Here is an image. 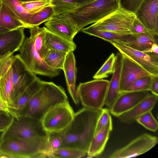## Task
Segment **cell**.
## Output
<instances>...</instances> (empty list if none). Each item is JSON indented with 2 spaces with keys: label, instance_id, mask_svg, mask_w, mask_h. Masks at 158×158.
Masks as SVG:
<instances>
[{
  "label": "cell",
  "instance_id": "cell-1",
  "mask_svg": "<svg viewBox=\"0 0 158 158\" xmlns=\"http://www.w3.org/2000/svg\"><path fill=\"white\" fill-rule=\"evenodd\" d=\"M101 112V110L84 107L75 113L72 122L64 130L60 148L75 149L87 153Z\"/></svg>",
  "mask_w": 158,
  "mask_h": 158
},
{
  "label": "cell",
  "instance_id": "cell-2",
  "mask_svg": "<svg viewBox=\"0 0 158 158\" xmlns=\"http://www.w3.org/2000/svg\"><path fill=\"white\" fill-rule=\"evenodd\" d=\"M68 100L64 88L52 82L42 81L40 89L20 112L19 116L41 120L55 106Z\"/></svg>",
  "mask_w": 158,
  "mask_h": 158
},
{
  "label": "cell",
  "instance_id": "cell-3",
  "mask_svg": "<svg viewBox=\"0 0 158 158\" xmlns=\"http://www.w3.org/2000/svg\"><path fill=\"white\" fill-rule=\"evenodd\" d=\"M0 153L7 158L49 157L47 137L35 139L13 137L3 139L0 141Z\"/></svg>",
  "mask_w": 158,
  "mask_h": 158
},
{
  "label": "cell",
  "instance_id": "cell-4",
  "mask_svg": "<svg viewBox=\"0 0 158 158\" xmlns=\"http://www.w3.org/2000/svg\"><path fill=\"white\" fill-rule=\"evenodd\" d=\"M120 7L118 0H96L68 12L78 31L90 24L102 19Z\"/></svg>",
  "mask_w": 158,
  "mask_h": 158
},
{
  "label": "cell",
  "instance_id": "cell-5",
  "mask_svg": "<svg viewBox=\"0 0 158 158\" xmlns=\"http://www.w3.org/2000/svg\"><path fill=\"white\" fill-rule=\"evenodd\" d=\"M47 134L41 120L29 116H19L13 117L11 123L1 135L0 141L13 137L40 139L47 137Z\"/></svg>",
  "mask_w": 158,
  "mask_h": 158
},
{
  "label": "cell",
  "instance_id": "cell-6",
  "mask_svg": "<svg viewBox=\"0 0 158 158\" xmlns=\"http://www.w3.org/2000/svg\"><path fill=\"white\" fill-rule=\"evenodd\" d=\"M109 81L103 79L80 83L77 88L80 101L84 107L100 110L105 104Z\"/></svg>",
  "mask_w": 158,
  "mask_h": 158
},
{
  "label": "cell",
  "instance_id": "cell-7",
  "mask_svg": "<svg viewBox=\"0 0 158 158\" xmlns=\"http://www.w3.org/2000/svg\"><path fill=\"white\" fill-rule=\"evenodd\" d=\"M19 56L27 67L35 74L53 78L58 75L60 69L47 65L35 50L31 38H25L19 50Z\"/></svg>",
  "mask_w": 158,
  "mask_h": 158
},
{
  "label": "cell",
  "instance_id": "cell-8",
  "mask_svg": "<svg viewBox=\"0 0 158 158\" xmlns=\"http://www.w3.org/2000/svg\"><path fill=\"white\" fill-rule=\"evenodd\" d=\"M136 18L135 14L120 7L90 26L94 29L123 34H131V27Z\"/></svg>",
  "mask_w": 158,
  "mask_h": 158
},
{
  "label": "cell",
  "instance_id": "cell-9",
  "mask_svg": "<svg viewBox=\"0 0 158 158\" xmlns=\"http://www.w3.org/2000/svg\"><path fill=\"white\" fill-rule=\"evenodd\" d=\"M74 114L68 100L51 109L41 120L44 128L47 132L61 131L70 123Z\"/></svg>",
  "mask_w": 158,
  "mask_h": 158
},
{
  "label": "cell",
  "instance_id": "cell-10",
  "mask_svg": "<svg viewBox=\"0 0 158 158\" xmlns=\"http://www.w3.org/2000/svg\"><path fill=\"white\" fill-rule=\"evenodd\" d=\"M13 87L11 99L16 108L18 99L27 87L37 77L21 60L18 54L15 55L11 64Z\"/></svg>",
  "mask_w": 158,
  "mask_h": 158
},
{
  "label": "cell",
  "instance_id": "cell-11",
  "mask_svg": "<svg viewBox=\"0 0 158 158\" xmlns=\"http://www.w3.org/2000/svg\"><path fill=\"white\" fill-rule=\"evenodd\" d=\"M157 137L144 134L135 139L125 147L116 150L110 158H127L137 156L147 152L157 143Z\"/></svg>",
  "mask_w": 158,
  "mask_h": 158
},
{
  "label": "cell",
  "instance_id": "cell-12",
  "mask_svg": "<svg viewBox=\"0 0 158 158\" xmlns=\"http://www.w3.org/2000/svg\"><path fill=\"white\" fill-rule=\"evenodd\" d=\"M123 55L142 67L152 76H158V59L119 42H111Z\"/></svg>",
  "mask_w": 158,
  "mask_h": 158
},
{
  "label": "cell",
  "instance_id": "cell-13",
  "mask_svg": "<svg viewBox=\"0 0 158 158\" xmlns=\"http://www.w3.org/2000/svg\"><path fill=\"white\" fill-rule=\"evenodd\" d=\"M44 25L52 32L72 41L79 32L68 12L53 16L44 23Z\"/></svg>",
  "mask_w": 158,
  "mask_h": 158
},
{
  "label": "cell",
  "instance_id": "cell-14",
  "mask_svg": "<svg viewBox=\"0 0 158 158\" xmlns=\"http://www.w3.org/2000/svg\"><path fill=\"white\" fill-rule=\"evenodd\" d=\"M150 75H152L142 67L122 55L119 93L125 92L139 78Z\"/></svg>",
  "mask_w": 158,
  "mask_h": 158
},
{
  "label": "cell",
  "instance_id": "cell-15",
  "mask_svg": "<svg viewBox=\"0 0 158 158\" xmlns=\"http://www.w3.org/2000/svg\"><path fill=\"white\" fill-rule=\"evenodd\" d=\"M151 94L149 90L121 93L110 109V112L118 117L132 109Z\"/></svg>",
  "mask_w": 158,
  "mask_h": 158
},
{
  "label": "cell",
  "instance_id": "cell-16",
  "mask_svg": "<svg viewBox=\"0 0 158 158\" xmlns=\"http://www.w3.org/2000/svg\"><path fill=\"white\" fill-rule=\"evenodd\" d=\"M158 0H144L135 14L149 31L158 34Z\"/></svg>",
  "mask_w": 158,
  "mask_h": 158
},
{
  "label": "cell",
  "instance_id": "cell-17",
  "mask_svg": "<svg viewBox=\"0 0 158 158\" xmlns=\"http://www.w3.org/2000/svg\"><path fill=\"white\" fill-rule=\"evenodd\" d=\"M25 28L20 27L0 33V57L19 50L25 38Z\"/></svg>",
  "mask_w": 158,
  "mask_h": 158
},
{
  "label": "cell",
  "instance_id": "cell-18",
  "mask_svg": "<svg viewBox=\"0 0 158 158\" xmlns=\"http://www.w3.org/2000/svg\"><path fill=\"white\" fill-rule=\"evenodd\" d=\"M64 72L68 90L76 105L80 102L76 87L77 69L73 52L67 54L63 69Z\"/></svg>",
  "mask_w": 158,
  "mask_h": 158
},
{
  "label": "cell",
  "instance_id": "cell-19",
  "mask_svg": "<svg viewBox=\"0 0 158 158\" xmlns=\"http://www.w3.org/2000/svg\"><path fill=\"white\" fill-rule=\"evenodd\" d=\"M157 100L158 96L151 94L132 109L118 118L122 123L131 124L135 122L139 116L148 112L151 111Z\"/></svg>",
  "mask_w": 158,
  "mask_h": 158
},
{
  "label": "cell",
  "instance_id": "cell-20",
  "mask_svg": "<svg viewBox=\"0 0 158 158\" xmlns=\"http://www.w3.org/2000/svg\"><path fill=\"white\" fill-rule=\"evenodd\" d=\"M115 56L114 72L109 81L105 102V104L110 109L120 94L119 89L122 55L120 53H118Z\"/></svg>",
  "mask_w": 158,
  "mask_h": 158
},
{
  "label": "cell",
  "instance_id": "cell-21",
  "mask_svg": "<svg viewBox=\"0 0 158 158\" xmlns=\"http://www.w3.org/2000/svg\"><path fill=\"white\" fill-rule=\"evenodd\" d=\"M112 129L111 117L106 125L95 133L87 152L88 157H95L101 154L104 150Z\"/></svg>",
  "mask_w": 158,
  "mask_h": 158
},
{
  "label": "cell",
  "instance_id": "cell-22",
  "mask_svg": "<svg viewBox=\"0 0 158 158\" xmlns=\"http://www.w3.org/2000/svg\"><path fill=\"white\" fill-rule=\"evenodd\" d=\"M45 32L46 43L49 50H56L67 53L73 52L76 45L72 41L57 35L43 27Z\"/></svg>",
  "mask_w": 158,
  "mask_h": 158
},
{
  "label": "cell",
  "instance_id": "cell-23",
  "mask_svg": "<svg viewBox=\"0 0 158 158\" xmlns=\"http://www.w3.org/2000/svg\"><path fill=\"white\" fill-rule=\"evenodd\" d=\"M158 35L149 30L144 33L132 34L131 39L124 44L132 48L143 52L150 48L154 43L158 44Z\"/></svg>",
  "mask_w": 158,
  "mask_h": 158
},
{
  "label": "cell",
  "instance_id": "cell-24",
  "mask_svg": "<svg viewBox=\"0 0 158 158\" xmlns=\"http://www.w3.org/2000/svg\"><path fill=\"white\" fill-rule=\"evenodd\" d=\"M81 31L87 34L101 38L110 43L116 42L125 43L130 40L131 34H123L109 31L97 30L90 26L82 28Z\"/></svg>",
  "mask_w": 158,
  "mask_h": 158
},
{
  "label": "cell",
  "instance_id": "cell-25",
  "mask_svg": "<svg viewBox=\"0 0 158 158\" xmlns=\"http://www.w3.org/2000/svg\"><path fill=\"white\" fill-rule=\"evenodd\" d=\"M12 87V72L11 67L0 77V98L9 107L14 110L15 107L11 99Z\"/></svg>",
  "mask_w": 158,
  "mask_h": 158
},
{
  "label": "cell",
  "instance_id": "cell-26",
  "mask_svg": "<svg viewBox=\"0 0 158 158\" xmlns=\"http://www.w3.org/2000/svg\"><path fill=\"white\" fill-rule=\"evenodd\" d=\"M2 3L15 18L27 26L28 29L32 27L29 25L32 14L29 13L23 6L19 0H1Z\"/></svg>",
  "mask_w": 158,
  "mask_h": 158
},
{
  "label": "cell",
  "instance_id": "cell-27",
  "mask_svg": "<svg viewBox=\"0 0 158 158\" xmlns=\"http://www.w3.org/2000/svg\"><path fill=\"white\" fill-rule=\"evenodd\" d=\"M30 37L32 39L35 50L44 59L49 50L46 43L45 32L44 28L32 26L29 28Z\"/></svg>",
  "mask_w": 158,
  "mask_h": 158
},
{
  "label": "cell",
  "instance_id": "cell-28",
  "mask_svg": "<svg viewBox=\"0 0 158 158\" xmlns=\"http://www.w3.org/2000/svg\"><path fill=\"white\" fill-rule=\"evenodd\" d=\"M41 81L38 77L27 87L18 99L14 111L18 116L31 99L39 90Z\"/></svg>",
  "mask_w": 158,
  "mask_h": 158
},
{
  "label": "cell",
  "instance_id": "cell-29",
  "mask_svg": "<svg viewBox=\"0 0 158 158\" xmlns=\"http://www.w3.org/2000/svg\"><path fill=\"white\" fill-rule=\"evenodd\" d=\"M0 25L10 30L20 27L28 28L27 26L13 16L3 4L0 13Z\"/></svg>",
  "mask_w": 158,
  "mask_h": 158
},
{
  "label": "cell",
  "instance_id": "cell-30",
  "mask_svg": "<svg viewBox=\"0 0 158 158\" xmlns=\"http://www.w3.org/2000/svg\"><path fill=\"white\" fill-rule=\"evenodd\" d=\"M67 54L61 52L49 50L43 60L49 67L53 69L63 70Z\"/></svg>",
  "mask_w": 158,
  "mask_h": 158
},
{
  "label": "cell",
  "instance_id": "cell-31",
  "mask_svg": "<svg viewBox=\"0 0 158 158\" xmlns=\"http://www.w3.org/2000/svg\"><path fill=\"white\" fill-rule=\"evenodd\" d=\"M54 15H57L69 12L80 6L76 0H50Z\"/></svg>",
  "mask_w": 158,
  "mask_h": 158
},
{
  "label": "cell",
  "instance_id": "cell-32",
  "mask_svg": "<svg viewBox=\"0 0 158 158\" xmlns=\"http://www.w3.org/2000/svg\"><path fill=\"white\" fill-rule=\"evenodd\" d=\"M54 15L52 7L51 5L46 6L39 11L32 14L29 25L31 26H39L42 23L49 20Z\"/></svg>",
  "mask_w": 158,
  "mask_h": 158
},
{
  "label": "cell",
  "instance_id": "cell-33",
  "mask_svg": "<svg viewBox=\"0 0 158 158\" xmlns=\"http://www.w3.org/2000/svg\"><path fill=\"white\" fill-rule=\"evenodd\" d=\"M87 154V153L77 149L60 148L53 152L51 157L80 158L84 157Z\"/></svg>",
  "mask_w": 158,
  "mask_h": 158
},
{
  "label": "cell",
  "instance_id": "cell-34",
  "mask_svg": "<svg viewBox=\"0 0 158 158\" xmlns=\"http://www.w3.org/2000/svg\"><path fill=\"white\" fill-rule=\"evenodd\" d=\"M116 56L112 53L105 62L102 66L94 75V79H102L107 78L113 73Z\"/></svg>",
  "mask_w": 158,
  "mask_h": 158
},
{
  "label": "cell",
  "instance_id": "cell-35",
  "mask_svg": "<svg viewBox=\"0 0 158 158\" xmlns=\"http://www.w3.org/2000/svg\"><path fill=\"white\" fill-rule=\"evenodd\" d=\"M64 130L60 131L48 132L47 139L50 151L49 157H51L54 151L61 147L64 138Z\"/></svg>",
  "mask_w": 158,
  "mask_h": 158
},
{
  "label": "cell",
  "instance_id": "cell-36",
  "mask_svg": "<svg viewBox=\"0 0 158 158\" xmlns=\"http://www.w3.org/2000/svg\"><path fill=\"white\" fill-rule=\"evenodd\" d=\"M136 121L149 130L156 132L157 130L158 122L151 111L148 112L139 116Z\"/></svg>",
  "mask_w": 158,
  "mask_h": 158
},
{
  "label": "cell",
  "instance_id": "cell-37",
  "mask_svg": "<svg viewBox=\"0 0 158 158\" xmlns=\"http://www.w3.org/2000/svg\"><path fill=\"white\" fill-rule=\"evenodd\" d=\"M152 76L147 75L139 78L125 92L149 91Z\"/></svg>",
  "mask_w": 158,
  "mask_h": 158
},
{
  "label": "cell",
  "instance_id": "cell-38",
  "mask_svg": "<svg viewBox=\"0 0 158 158\" xmlns=\"http://www.w3.org/2000/svg\"><path fill=\"white\" fill-rule=\"evenodd\" d=\"M50 0H41L21 3L29 13L33 14L50 5Z\"/></svg>",
  "mask_w": 158,
  "mask_h": 158
},
{
  "label": "cell",
  "instance_id": "cell-39",
  "mask_svg": "<svg viewBox=\"0 0 158 158\" xmlns=\"http://www.w3.org/2000/svg\"><path fill=\"white\" fill-rule=\"evenodd\" d=\"M144 0H118L120 7L135 14Z\"/></svg>",
  "mask_w": 158,
  "mask_h": 158
},
{
  "label": "cell",
  "instance_id": "cell-40",
  "mask_svg": "<svg viewBox=\"0 0 158 158\" xmlns=\"http://www.w3.org/2000/svg\"><path fill=\"white\" fill-rule=\"evenodd\" d=\"M9 52L0 57V77L3 76L11 67L15 55Z\"/></svg>",
  "mask_w": 158,
  "mask_h": 158
},
{
  "label": "cell",
  "instance_id": "cell-41",
  "mask_svg": "<svg viewBox=\"0 0 158 158\" xmlns=\"http://www.w3.org/2000/svg\"><path fill=\"white\" fill-rule=\"evenodd\" d=\"M110 113V110L107 108H102L101 109V112L97 123L95 133L103 127L107 123L111 117Z\"/></svg>",
  "mask_w": 158,
  "mask_h": 158
},
{
  "label": "cell",
  "instance_id": "cell-42",
  "mask_svg": "<svg viewBox=\"0 0 158 158\" xmlns=\"http://www.w3.org/2000/svg\"><path fill=\"white\" fill-rule=\"evenodd\" d=\"M13 117L6 112L0 111V132L3 131L11 123Z\"/></svg>",
  "mask_w": 158,
  "mask_h": 158
},
{
  "label": "cell",
  "instance_id": "cell-43",
  "mask_svg": "<svg viewBox=\"0 0 158 158\" xmlns=\"http://www.w3.org/2000/svg\"><path fill=\"white\" fill-rule=\"evenodd\" d=\"M131 30L132 34H135L144 33L148 30L136 18L133 23Z\"/></svg>",
  "mask_w": 158,
  "mask_h": 158
},
{
  "label": "cell",
  "instance_id": "cell-44",
  "mask_svg": "<svg viewBox=\"0 0 158 158\" xmlns=\"http://www.w3.org/2000/svg\"><path fill=\"white\" fill-rule=\"evenodd\" d=\"M149 91L152 94L158 96V76H152Z\"/></svg>",
  "mask_w": 158,
  "mask_h": 158
},
{
  "label": "cell",
  "instance_id": "cell-45",
  "mask_svg": "<svg viewBox=\"0 0 158 158\" xmlns=\"http://www.w3.org/2000/svg\"><path fill=\"white\" fill-rule=\"evenodd\" d=\"M150 56L158 59V44L155 43L152 44L151 47L142 52Z\"/></svg>",
  "mask_w": 158,
  "mask_h": 158
},
{
  "label": "cell",
  "instance_id": "cell-46",
  "mask_svg": "<svg viewBox=\"0 0 158 158\" xmlns=\"http://www.w3.org/2000/svg\"><path fill=\"white\" fill-rule=\"evenodd\" d=\"M0 111L8 113L13 117L18 116L14 110L9 107L0 98Z\"/></svg>",
  "mask_w": 158,
  "mask_h": 158
},
{
  "label": "cell",
  "instance_id": "cell-47",
  "mask_svg": "<svg viewBox=\"0 0 158 158\" xmlns=\"http://www.w3.org/2000/svg\"><path fill=\"white\" fill-rule=\"evenodd\" d=\"M96 0H76L80 6L84 5Z\"/></svg>",
  "mask_w": 158,
  "mask_h": 158
},
{
  "label": "cell",
  "instance_id": "cell-48",
  "mask_svg": "<svg viewBox=\"0 0 158 158\" xmlns=\"http://www.w3.org/2000/svg\"><path fill=\"white\" fill-rule=\"evenodd\" d=\"M9 31L10 30L0 25V33Z\"/></svg>",
  "mask_w": 158,
  "mask_h": 158
},
{
  "label": "cell",
  "instance_id": "cell-49",
  "mask_svg": "<svg viewBox=\"0 0 158 158\" xmlns=\"http://www.w3.org/2000/svg\"><path fill=\"white\" fill-rule=\"evenodd\" d=\"M21 3L26 2L34 1L41 0H19Z\"/></svg>",
  "mask_w": 158,
  "mask_h": 158
},
{
  "label": "cell",
  "instance_id": "cell-50",
  "mask_svg": "<svg viewBox=\"0 0 158 158\" xmlns=\"http://www.w3.org/2000/svg\"><path fill=\"white\" fill-rule=\"evenodd\" d=\"M2 3L1 0H0V13L2 7Z\"/></svg>",
  "mask_w": 158,
  "mask_h": 158
}]
</instances>
